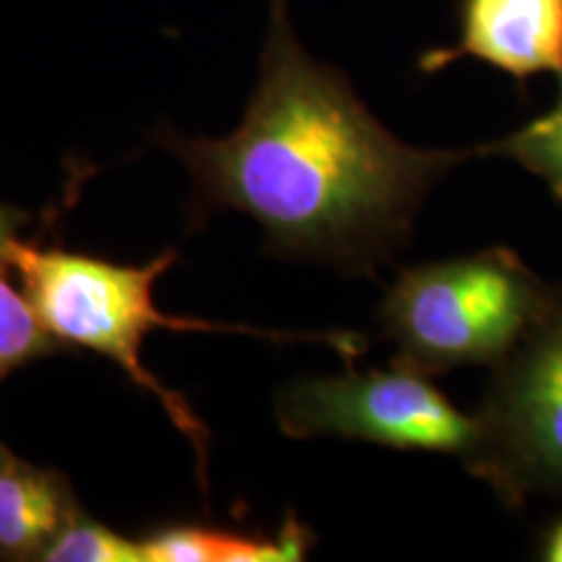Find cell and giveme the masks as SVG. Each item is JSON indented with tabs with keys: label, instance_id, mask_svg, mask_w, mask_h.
Wrapping results in <instances>:
<instances>
[{
	"label": "cell",
	"instance_id": "cell-1",
	"mask_svg": "<svg viewBox=\"0 0 562 562\" xmlns=\"http://www.w3.org/2000/svg\"><path fill=\"white\" fill-rule=\"evenodd\" d=\"M161 140L203 206L248 214L281 256L357 273L389 261L435 182L476 154L414 149L383 128L341 70L302 50L286 0H271L243 123L224 138Z\"/></svg>",
	"mask_w": 562,
	"mask_h": 562
},
{
	"label": "cell",
	"instance_id": "cell-2",
	"mask_svg": "<svg viewBox=\"0 0 562 562\" xmlns=\"http://www.w3.org/2000/svg\"><path fill=\"white\" fill-rule=\"evenodd\" d=\"M178 261L172 250L161 252L146 266H121L104 258L81 256L63 248H34L16 240L9 248L5 266L19 273L21 290L32 302L45 331L58 344L83 347L110 357L138 389L159 398L172 425L191 440L203 472L209 453V432L195 417L182 393L161 385L140 362V347L149 331H214L248 334L271 341H321L334 347L344 360H355L368 344L355 334H284L252 326H227L199 318H172L154 305V284Z\"/></svg>",
	"mask_w": 562,
	"mask_h": 562
},
{
	"label": "cell",
	"instance_id": "cell-3",
	"mask_svg": "<svg viewBox=\"0 0 562 562\" xmlns=\"http://www.w3.org/2000/svg\"><path fill=\"white\" fill-rule=\"evenodd\" d=\"M554 290L508 248L404 269L381 305L393 364L430 378L495 368L537 326Z\"/></svg>",
	"mask_w": 562,
	"mask_h": 562
},
{
	"label": "cell",
	"instance_id": "cell-4",
	"mask_svg": "<svg viewBox=\"0 0 562 562\" xmlns=\"http://www.w3.org/2000/svg\"><path fill=\"white\" fill-rule=\"evenodd\" d=\"M281 432L290 438L336 435L396 451L446 453L472 467L482 448L480 414H463L425 372L391 370L305 378L277 398Z\"/></svg>",
	"mask_w": 562,
	"mask_h": 562
},
{
	"label": "cell",
	"instance_id": "cell-5",
	"mask_svg": "<svg viewBox=\"0 0 562 562\" xmlns=\"http://www.w3.org/2000/svg\"><path fill=\"white\" fill-rule=\"evenodd\" d=\"M469 472L510 508L562 492V284L537 326L492 368Z\"/></svg>",
	"mask_w": 562,
	"mask_h": 562
},
{
	"label": "cell",
	"instance_id": "cell-6",
	"mask_svg": "<svg viewBox=\"0 0 562 562\" xmlns=\"http://www.w3.org/2000/svg\"><path fill=\"white\" fill-rule=\"evenodd\" d=\"M459 24V42L427 53L422 70L476 58L516 81L562 74V0H461Z\"/></svg>",
	"mask_w": 562,
	"mask_h": 562
},
{
	"label": "cell",
	"instance_id": "cell-7",
	"mask_svg": "<svg viewBox=\"0 0 562 562\" xmlns=\"http://www.w3.org/2000/svg\"><path fill=\"white\" fill-rule=\"evenodd\" d=\"M76 508L58 472L30 467L5 451L0 459V558L40 560Z\"/></svg>",
	"mask_w": 562,
	"mask_h": 562
},
{
	"label": "cell",
	"instance_id": "cell-8",
	"mask_svg": "<svg viewBox=\"0 0 562 562\" xmlns=\"http://www.w3.org/2000/svg\"><path fill=\"white\" fill-rule=\"evenodd\" d=\"M558 100L544 115L513 131L510 136L480 146L476 154L516 161L542 180L554 201L562 203V74L558 76Z\"/></svg>",
	"mask_w": 562,
	"mask_h": 562
},
{
	"label": "cell",
	"instance_id": "cell-9",
	"mask_svg": "<svg viewBox=\"0 0 562 562\" xmlns=\"http://www.w3.org/2000/svg\"><path fill=\"white\" fill-rule=\"evenodd\" d=\"M9 266L0 263V372L37 360L58 349V341L45 331L24 290L11 284Z\"/></svg>",
	"mask_w": 562,
	"mask_h": 562
},
{
	"label": "cell",
	"instance_id": "cell-10",
	"mask_svg": "<svg viewBox=\"0 0 562 562\" xmlns=\"http://www.w3.org/2000/svg\"><path fill=\"white\" fill-rule=\"evenodd\" d=\"M45 562H146L144 547L76 510L55 542L42 552Z\"/></svg>",
	"mask_w": 562,
	"mask_h": 562
},
{
	"label": "cell",
	"instance_id": "cell-11",
	"mask_svg": "<svg viewBox=\"0 0 562 562\" xmlns=\"http://www.w3.org/2000/svg\"><path fill=\"white\" fill-rule=\"evenodd\" d=\"M146 562H220L222 529L170 526L140 539Z\"/></svg>",
	"mask_w": 562,
	"mask_h": 562
},
{
	"label": "cell",
	"instance_id": "cell-12",
	"mask_svg": "<svg viewBox=\"0 0 562 562\" xmlns=\"http://www.w3.org/2000/svg\"><path fill=\"white\" fill-rule=\"evenodd\" d=\"M24 222H26V214H21L16 209L0 206V263H5L9 248L19 240L16 232Z\"/></svg>",
	"mask_w": 562,
	"mask_h": 562
},
{
	"label": "cell",
	"instance_id": "cell-13",
	"mask_svg": "<svg viewBox=\"0 0 562 562\" xmlns=\"http://www.w3.org/2000/svg\"><path fill=\"white\" fill-rule=\"evenodd\" d=\"M542 560L562 562V521H558L550 531H547L544 547H542Z\"/></svg>",
	"mask_w": 562,
	"mask_h": 562
},
{
	"label": "cell",
	"instance_id": "cell-14",
	"mask_svg": "<svg viewBox=\"0 0 562 562\" xmlns=\"http://www.w3.org/2000/svg\"><path fill=\"white\" fill-rule=\"evenodd\" d=\"M3 456H5V451H3V448H0V459H3Z\"/></svg>",
	"mask_w": 562,
	"mask_h": 562
}]
</instances>
